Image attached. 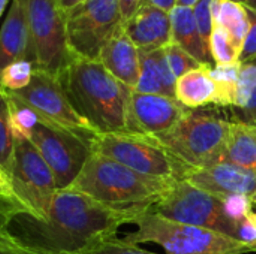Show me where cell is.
I'll use <instances>...</instances> for the list:
<instances>
[{
    "instance_id": "cell-25",
    "label": "cell",
    "mask_w": 256,
    "mask_h": 254,
    "mask_svg": "<svg viewBox=\"0 0 256 254\" xmlns=\"http://www.w3.org/2000/svg\"><path fill=\"white\" fill-rule=\"evenodd\" d=\"M15 138L10 129L9 96L0 88V180L9 184Z\"/></svg>"
},
{
    "instance_id": "cell-35",
    "label": "cell",
    "mask_w": 256,
    "mask_h": 254,
    "mask_svg": "<svg viewBox=\"0 0 256 254\" xmlns=\"http://www.w3.org/2000/svg\"><path fill=\"white\" fill-rule=\"evenodd\" d=\"M142 0H120V12L123 18V24L136 12Z\"/></svg>"
},
{
    "instance_id": "cell-19",
    "label": "cell",
    "mask_w": 256,
    "mask_h": 254,
    "mask_svg": "<svg viewBox=\"0 0 256 254\" xmlns=\"http://www.w3.org/2000/svg\"><path fill=\"white\" fill-rule=\"evenodd\" d=\"M171 18V42L182 46L201 64L214 66L213 57L204 45L201 33L198 30L194 9L184 6H176L170 12Z\"/></svg>"
},
{
    "instance_id": "cell-31",
    "label": "cell",
    "mask_w": 256,
    "mask_h": 254,
    "mask_svg": "<svg viewBox=\"0 0 256 254\" xmlns=\"http://www.w3.org/2000/svg\"><path fill=\"white\" fill-rule=\"evenodd\" d=\"M222 201H224L225 214L237 223H240L244 217H248L254 211V201L252 196L249 195H232L224 198Z\"/></svg>"
},
{
    "instance_id": "cell-9",
    "label": "cell",
    "mask_w": 256,
    "mask_h": 254,
    "mask_svg": "<svg viewBox=\"0 0 256 254\" xmlns=\"http://www.w3.org/2000/svg\"><path fill=\"white\" fill-rule=\"evenodd\" d=\"M166 219L220 232L237 240L238 223L231 220L224 210V201L188 181H177L152 207Z\"/></svg>"
},
{
    "instance_id": "cell-18",
    "label": "cell",
    "mask_w": 256,
    "mask_h": 254,
    "mask_svg": "<svg viewBox=\"0 0 256 254\" xmlns=\"http://www.w3.org/2000/svg\"><path fill=\"white\" fill-rule=\"evenodd\" d=\"M140 60H141V73L135 91L176 99L177 78L174 76L170 67L164 48L152 52L140 51Z\"/></svg>"
},
{
    "instance_id": "cell-6",
    "label": "cell",
    "mask_w": 256,
    "mask_h": 254,
    "mask_svg": "<svg viewBox=\"0 0 256 254\" xmlns=\"http://www.w3.org/2000/svg\"><path fill=\"white\" fill-rule=\"evenodd\" d=\"M94 153L104 154L142 175L184 181L192 169L152 136L134 133L98 135L94 138Z\"/></svg>"
},
{
    "instance_id": "cell-38",
    "label": "cell",
    "mask_w": 256,
    "mask_h": 254,
    "mask_svg": "<svg viewBox=\"0 0 256 254\" xmlns=\"http://www.w3.org/2000/svg\"><path fill=\"white\" fill-rule=\"evenodd\" d=\"M84 1L86 0H57V4H58V7L62 9L63 13H68L69 10L75 9L76 6H80Z\"/></svg>"
},
{
    "instance_id": "cell-39",
    "label": "cell",
    "mask_w": 256,
    "mask_h": 254,
    "mask_svg": "<svg viewBox=\"0 0 256 254\" xmlns=\"http://www.w3.org/2000/svg\"><path fill=\"white\" fill-rule=\"evenodd\" d=\"M0 254H42L38 253V252H33V250H28V249H24V247H10V249H2Z\"/></svg>"
},
{
    "instance_id": "cell-3",
    "label": "cell",
    "mask_w": 256,
    "mask_h": 254,
    "mask_svg": "<svg viewBox=\"0 0 256 254\" xmlns=\"http://www.w3.org/2000/svg\"><path fill=\"white\" fill-rule=\"evenodd\" d=\"M174 183L177 181L142 175L93 153L70 187L114 210H148Z\"/></svg>"
},
{
    "instance_id": "cell-42",
    "label": "cell",
    "mask_w": 256,
    "mask_h": 254,
    "mask_svg": "<svg viewBox=\"0 0 256 254\" xmlns=\"http://www.w3.org/2000/svg\"><path fill=\"white\" fill-rule=\"evenodd\" d=\"M9 1H10V0H0V18H2L4 9L8 7V3H9Z\"/></svg>"
},
{
    "instance_id": "cell-37",
    "label": "cell",
    "mask_w": 256,
    "mask_h": 254,
    "mask_svg": "<svg viewBox=\"0 0 256 254\" xmlns=\"http://www.w3.org/2000/svg\"><path fill=\"white\" fill-rule=\"evenodd\" d=\"M142 1L150 3V4H153L156 7H160V9H164L166 12H171L177 4V0H142Z\"/></svg>"
},
{
    "instance_id": "cell-29",
    "label": "cell",
    "mask_w": 256,
    "mask_h": 254,
    "mask_svg": "<svg viewBox=\"0 0 256 254\" xmlns=\"http://www.w3.org/2000/svg\"><path fill=\"white\" fill-rule=\"evenodd\" d=\"M166 60L170 63V67L174 73V76L178 79L180 76H183L184 73L198 69L200 66H202L196 58H194L189 52H186L182 46L176 45V43H170L164 48Z\"/></svg>"
},
{
    "instance_id": "cell-21",
    "label": "cell",
    "mask_w": 256,
    "mask_h": 254,
    "mask_svg": "<svg viewBox=\"0 0 256 254\" xmlns=\"http://www.w3.org/2000/svg\"><path fill=\"white\" fill-rule=\"evenodd\" d=\"M230 120L256 126V58L242 63L237 97L234 106L230 108Z\"/></svg>"
},
{
    "instance_id": "cell-26",
    "label": "cell",
    "mask_w": 256,
    "mask_h": 254,
    "mask_svg": "<svg viewBox=\"0 0 256 254\" xmlns=\"http://www.w3.org/2000/svg\"><path fill=\"white\" fill-rule=\"evenodd\" d=\"M9 96V108H10V129L15 139H30L42 118L39 114L30 108L27 103L20 100L18 97Z\"/></svg>"
},
{
    "instance_id": "cell-34",
    "label": "cell",
    "mask_w": 256,
    "mask_h": 254,
    "mask_svg": "<svg viewBox=\"0 0 256 254\" xmlns=\"http://www.w3.org/2000/svg\"><path fill=\"white\" fill-rule=\"evenodd\" d=\"M248 12H249V19H250V27L246 36L244 45L242 48L240 57H238L240 63H246L256 58V12L252 9H248Z\"/></svg>"
},
{
    "instance_id": "cell-22",
    "label": "cell",
    "mask_w": 256,
    "mask_h": 254,
    "mask_svg": "<svg viewBox=\"0 0 256 254\" xmlns=\"http://www.w3.org/2000/svg\"><path fill=\"white\" fill-rule=\"evenodd\" d=\"M225 160L256 172V126L231 121Z\"/></svg>"
},
{
    "instance_id": "cell-32",
    "label": "cell",
    "mask_w": 256,
    "mask_h": 254,
    "mask_svg": "<svg viewBox=\"0 0 256 254\" xmlns=\"http://www.w3.org/2000/svg\"><path fill=\"white\" fill-rule=\"evenodd\" d=\"M82 254H158L141 249L138 244L126 243L123 238H112Z\"/></svg>"
},
{
    "instance_id": "cell-5",
    "label": "cell",
    "mask_w": 256,
    "mask_h": 254,
    "mask_svg": "<svg viewBox=\"0 0 256 254\" xmlns=\"http://www.w3.org/2000/svg\"><path fill=\"white\" fill-rule=\"evenodd\" d=\"M136 231L123 240L130 244L154 243L166 254H248L254 253L242 241L220 232L166 219L152 208L136 213L132 220Z\"/></svg>"
},
{
    "instance_id": "cell-24",
    "label": "cell",
    "mask_w": 256,
    "mask_h": 254,
    "mask_svg": "<svg viewBox=\"0 0 256 254\" xmlns=\"http://www.w3.org/2000/svg\"><path fill=\"white\" fill-rule=\"evenodd\" d=\"M242 63H231V64H214L210 69L212 78L216 84V105L224 109H230L236 103L237 97V84L240 75Z\"/></svg>"
},
{
    "instance_id": "cell-14",
    "label": "cell",
    "mask_w": 256,
    "mask_h": 254,
    "mask_svg": "<svg viewBox=\"0 0 256 254\" xmlns=\"http://www.w3.org/2000/svg\"><path fill=\"white\" fill-rule=\"evenodd\" d=\"M184 181L220 199L232 195L252 196L256 192V172L228 160L206 168H192Z\"/></svg>"
},
{
    "instance_id": "cell-28",
    "label": "cell",
    "mask_w": 256,
    "mask_h": 254,
    "mask_svg": "<svg viewBox=\"0 0 256 254\" xmlns=\"http://www.w3.org/2000/svg\"><path fill=\"white\" fill-rule=\"evenodd\" d=\"M210 54L213 57L214 64H231L237 63L240 52L234 46L230 34L214 22L213 33L210 37Z\"/></svg>"
},
{
    "instance_id": "cell-36",
    "label": "cell",
    "mask_w": 256,
    "mask_h": 254,
    "mask_svg": "<svg viewBox=\"0 0 256 254\" xmlns=\"http://www.w3.org/2000/svg\"><path fill=\"white\" fill-rule=\"evenodd\" d=\"M10 247H20L16 240L12 237L9 231H0V250L2 249H10Z\"/></svg>"
},
{
    "instance_id": "cell-15",
    "label": "cell",
    "mask_w": 256,
    "mask_h": 254,
    "mask_svg": "<svg viewBox=\"0 0 256 254\" xmlns=\"http://www.w3.org/2000/svg\"><path fill=\"white\" fill-rule=\"evenodd\" d=\"M126 34L141 52L162 49L171 43L170 12L141 1L136 12L123 24Z\"/></svg>"
},
{
    "instance_id": "cell-2",
    "label": "cell",
    "mask_w": 256,
    "mask_h": 254,
    "mask_svg": "<svg viewBox=\"0 0 256 254\" xmlns=\"http://www.w3.org/2000/svg\"><path fill=\"white\" fill-rule=\"evenodd\" d=\"M58 79L70 105L93 132L128 133L126 117L134 90L114 78L99 60L74 57Z\"/></svg>"
},
{
    "instance_id": "cell-11",
    "label": "cell",
    "mask_w": 256,
    "mask_h": 254,
    "mask_svg": "<svg viewBox=\"0 0 256 254\" xmlns=\"http://www.w3.org/2000/svg\"><path fill=\"white\" fill-rule=\"evenodd\" d=\"M9 186L30 214L46 217L58 189L52 171L30 139H15Z\"/></svg>"
},
{
    "instance_id": "cell-16",
    "label": "cell",
    "mask_w": 256,
    "mask_h": 254,
    "mask_svg": "<svg viewBox=\"0 0 256 254\" xmlns=\"http://www.w3.org/2000/svg\"><path fill=\"white\" fill-rule=\"evenodd\" d=\"M99 61L120 82L135 90L141 73L140 49L126 34L123 25L104 45Z\"/></svg>"
},
{
    "instance_id": "cell-44",
    "label": "cell",
    "mask_w": 256,
    "mask_h": 254,
    "mask_svg": "<svg viewBox=\"0 0 256 254\" xmlns=\"http://www.w3.org/2000/svg\"><path fill=\"white\" fill-rule=\"evenodd\" d=\"M3 183H4V181H3ZM8 186H9V184H8Z\"/></svg>"
},
{
    "instance_id": "cell-33",
    "label": "cell",
    "mask_w": 256,
    "mask_h": 254,
    "mask_svg": "<svg viewBox=\"0 0 256 254\" xmlns=\"http://www.w3.org/2000/svg\"><path fill=\"white\" fill-rule=\"evenodd\" d=\"M28 213V210L15 196H0V231H9L15 216Z\"/></svg>"
},
{
    "instance_id": "cell-12",
    "label": "cell",
    "mask_w": 256,
    "mask_h": 254,
    "mask_svg": "<svg viewBox=\"0 0 256 254\" xmlns=\"http://www.w3.org/2000/svg\"><path fill=\"white\" fill-rule=\"evenodd\" d=\"M10 94L33 108L46 123L76 132H93L86 120L70 105L57 76L34 69L30 84Z\"/></svg>"
},
{
    "instance_id": "cell-4",
    "label": "cell",
    "mask_w": 256,
    "mask_h": 254,
    "mask_svg": "<svg viewBox=\"0 0 256 254\" xmlns=\"http://www.w3.org/2000/svg\"><path fill=\"white\" fill-rule=\"evenodd\" d=\"M230 127L225 109L210 105L186 109L168 133L154 139L189 168H206L225 160Z\"/></svg>"
},
{
    "instance_id": "cell-8",
    "label": "cell",
    "mask_w": 256,
    "mask_h": 254,
    "mask_svg": "<svg viewBox=\"0 0 256 254\" xmlns=\"http://www.w3.org/2000/svg\"><path fill=\"white\" fill-rule=\"evenodd\" d=\"M94 132L69 130L40 121L30 141L54 174L58 190L69 189L94 153Z\"/></svg>"
},
{
    "instance_id": "cell-7",
    "label": "cell",
    "mask_w": 256,
    "mask_h": 254,
    "mask_svg": "<svg viewBox=\"0 0 256 254\" xmlns=\"http://www.w3.org/2000/svg\"><path fill=\"white\" fill-rule=\"evenodd\" d=\"M21 1L27 15L34 67L60 78L74 58L68 45L64 13L57 0Z\"/></svg>"
},
{
    "instance_id": "cell-27",
    "label": "cell",
    "mask_w": 256,
    "mask_h": 254,
    "mask_svg": "<svg viewBox=\"0 0 256 254\" xmlns=\"http://www.w3.org/2000/svg\"><path fill=\"white\" fill-rule=\"evenodd\" d=\"M34 64L28 60H18L6 66L0 75V88L6 93H15L26 88L34 73Z\"/></svg>"
},
{
    "instance_id": "cell-23",
    "label": "cell",
    "mask_w": 256,
    "mask_h": 254,
    "mask_svg": "<svg viewBox=\"0 0 256 254\" xmlns=\"http://www.w3.org/2000/svg\"><path fill=\"white\" fill-rule=\"evenodd\" d=\"M213 19L230 34L234 46L242 52L250 27L248 7L232 0H218L213 9Z\"/></svg>"
},
{
    "instance_id": "cell-17",
    "label": "cell",
    "mask_w": 256,
    "mask_h": 254,
    "mask_svg": "<svg viewBox=\"0 0 256 254\" xmlns=\"http://www.w3.org/2000/svg\"><path fill=\"white\" fill-rule=\"evenodd\" d=\"M18 60L33 63L26 9L21 0H12L0 28V75L6 66Z\"/></svg>"
},
{
    "instance_id": "cell-10",
    "label": "cell",
    "mask_w": 256,
    "mask_h": 254,
    "mask_svg": "<svg viewBox=\"0 0 256 254\" xmlns=\"http://www.w3.org/2000/svg\"><path fill=\"white\" fill-rule=\"evenodd\" d=\"M64 19L70 54L99 60L104 45L123 25L120 0H86L64 13Z\"/></svg>"
},
{
    "instance_id": "cell-20",
    "label": "cell",
    "mask_w": 256,
    "mask_h": 254,
    "mask_svg": "<svg viewBox=\"0 0 256 254\" xmlns=\"http://www.w3.org/2000/svg\"><path fill=\"white\" fill-rule=\"evenodd\" d=\"M213 66H200L177 79L176 99L188 109L216 105V84L210 69Z\"/></svg>"
},
{
    "instance_id": "cell-1",
    "label": "cell",
    "mask_w": 256,
    "mask_h": 254,
    "mask_svg": "<svg viewBox=\"0 0 256 254\" xmlns=\"http://www.w3.org/2000/svg\"><path fill=\"white\" fill-rule=\"evenodd\" d=\"M144 210H114L69 187L57 190L45 219L30 213L14 217L9 232L16 243L42 254H82L117 238L118 228Z\"/></svg>"
},
{
    "instance_id": "cell-13",
    "label": "cell",
    "mask_w": 256,
    "mask_h": 254,
    "mask_svg": "<svg viewBox=\"0 0 256 254\" xmlns=\"http://www.w3.org/2000/svg\"><path fill=\"white\" fill-rule=\"evenodd\" d=\"M186 109L177 99L134 90L126 117L128 133L152 138L165 135L180 121Z\"/></svg>"
},
{
    "instance_id": "cell-43",
    "label": "cell",
    "mask_w": 256,
    "mask_h": 254,
    "mask_svg": "<svg viewBox=\"0 0 256 254\" xmlns=\"http://www.w3.org/2000/svg\"><path fill=\"white\" fill-rule=\"evenodd\" d=\"M252 201H254V205L256 207V192L254 193V195H252Z\"/></svg>"
},
{
    "instance_id": "cell-41",
    "label": "cell",
    "mask_w": 256,
    "mask_h": 254,
    "mask_svg": "<svg viewBox=\"0 0 256 254\" xmlns=\"http://www.w3.org/2000/svg\"><path fill=\"white\" fill-rule=\"evenodd\" d=\"M232 1H237L243 6H246L248 9H252L256 12V0H232Z\"/></svg>"
},
{
    "instance_id": "cell-30",
    "label": "cell",
    "mask_w": 256,
    "mask_h": 254,
    "mask_svg": "<svg viewBox=\"0 0 256 254\" xmlns=\"http://www.w3.org/2000/svg\"><path fill=\"white\" fill-rule=\"evenodd\" d=\"M218 0H198L196 4L192 7L194 9V15H195V21L198 25V30L201 33V37L204 40L206 48L210 52V37L213 33V25H214V19H213V9Z\"/></svg>"
},
{
    "instance_id": "cell-40",
    "label": "cell",
    "mask_w": 256,
    "mask_h": 254,
    "mask_svg": "<svg viewBox=\"0 0 256 254\" xmlns=\"http://www.w3.org/2000/svg\"><path fill=\"white\" fill-rule=\"evenodd\" d=\"M0 196H14L10 186H8V184L3 183L2 180H0Z\"/></svg>"
}]
</instances>
